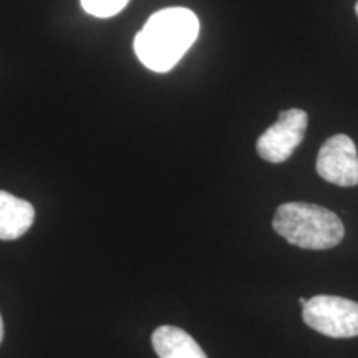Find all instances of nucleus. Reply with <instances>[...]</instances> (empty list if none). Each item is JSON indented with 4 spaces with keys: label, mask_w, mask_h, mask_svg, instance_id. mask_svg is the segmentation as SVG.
Listing matches in <instances>:
<instances>
[{
    "label": "nucleus",
    "mask_w": 358,
    "mask_h": 358,
    "mask_svg": "<svg viewBox=\"0 0 358 358\" xmlns=\"http://www.w3.org/2000/svg\"><path fill=\"white\" fill-rule=\"evenodd\" d=\"M199 19L186 7L153 13L134 37V53L146 69L166 73L186 55L199 35Z\"/></svg>",
    "instance_id": "1"
},
{
    "label": "nucleus",
    "mask_w": 358,
    "mask_h": 358,
    "mask_svg": "<svg viewBox=\"0 0 358 358\" xmlns=\"http://www.w3.org/2000/svg\"><path fill=\"white\" fill-rule=\"evenodd\" d=\"M272 227L289 244L308 250L332 249L345 236V227L337 214L310 203L280 204Z\"/></svg>",
    "instance_id": "2"
},
{
    "label": "nucleus",
    "mask_w": 358,
    "mask_h": 358,
    "mask_svg": "<svg viewBox=\"0 0 358 358\" xmlns=\"http://www.w3.org/2000/svg\"><path fill=\"white\" fill-rule=\"evenodd\" d=\"M302 319L310 329L332 338L358 335V303L337 295H315L302 306Z\"/></svg>",
    "instance_id": "3"
},
{
    "label": "nucleus",
    "mask_w": 358,
    "mask_h": 358,
    "mask_svg": "<svg viewBox=\"0 0 358 358\" xmlns=\"http://www.w3.org/2000/svg\"><path fill=\"white\" fill-rule=\"evenodd\" d=\"M308 116L303 110L290 108L279 113V118L259 136L257 155L268 163H284L294 155L307 131Z\"/></svg>",
    "instance_id": "4"
},
{
    "label": "nucleus",
    "mask_w": 358,
    "mask_h": 358,
    "mask_svg": "<svg viewBox=\"0 0 358 358\" xmlns=\"http://www.w3.org/2000/svg\"><path fill=\"white\" fill-rule=\"evenodd\" d=\"M317 173L332 185H358V151L350 136L335 134L324 143L317 155Z\"/></svg>",
    "instance_id": "5"
},
{
    "label": "nucleus",
    "mask_w": 358,
    "mask_h": 358,
    "mask_svg": "<svg viewBox=\"0 0 358 358\" xmlns=\"http://www.w3.org/2000/svg\"><path fill=\"white\" fill-rule=\"evenodd\" d=\"M35 209L29 201L15 198L7 191H0V239H19L30 229Z\"/></svg>",
    "instance_id": "6"
},
{
    "label": "nucleus",
    "mask_w": 358,
    "mask_h": 358,
    "mask_svg": "<svg viewBox=\"0 0 358 358\" xmlns=\"http://www.w3.org/2000/svg\"><path fill=\"white\" fill-rule=\"evenodd\" d=\"M151 342L159 358H208L189 334L173 325L158 327Z\"/></svg>",
    "instance_id": "7"
},
{
    "label": "nucleus",
    "mask_w": 358,
    "mask_h": 358,
    "mask_svg": "<svg viewBox=\"0 0 358 358\" xmlns=\"http://www.w3.org/2000/svg\"><path fill=\"white\" fill-rule=\"evenodd\" d=\"M85 12L98 19H108L120 13L128 6L129 0H80Z\"/></svg>",
    "instance_id": "8"
},
{
    "label": "nucleus",
    "mask_w": 358,
    "mask_h": 358,
    "mask_svg": "<svg viewBox=\"0 0 358 358\" xmlns=\"http://www.w3.org/2000/svg\"><path fill=\"white\" fill-rule=\"evenodd\" d=\"M2 338H3V322H2V317H0V343H2Z\"/></svg>",
    "instance_id": "9"
},
{
    "label": "nucleus",
    "mask_w": 358,
    "mask_h": 358,
    "mask_svg": "<svg viewBox=\"0 0 358 358\" xmlns=\"http://www.w3.org/2000/svg\"><path fill=\"white\" fill-rule=\"evenodd\" d=\"M307 301H306V299H303V297H301V299H299V303H301V306H303V303H306Z\"/></svg>",
    "instance_id": "10"
},
{
    "label": "nucleus",
    "mask_w": 358,
    "mask_h": 358,
    "mask_svg": "<svg viewBox=\"0 0 358 358\" xmlns=\"http://www.w3.org/2000/svg\"><path fill=\"white\" fill-rule=\"evenodd\" d=\"M355 12H357V15H358V2H357V6H355Z\"/></svg>",
    "instance_id": "11"
}]
</instances>
